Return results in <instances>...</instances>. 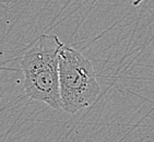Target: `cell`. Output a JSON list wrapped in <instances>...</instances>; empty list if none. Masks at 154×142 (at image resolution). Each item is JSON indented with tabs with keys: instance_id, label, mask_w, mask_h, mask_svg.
<instances>
[{
	"instance_id": "obj_1",
	"label": "cell",
	"mask_w": 154,
	"mask_h": 142,
	"mask_svg": "<svg viewBox=\"0 0 154 142\" xmlns=\"http://www.w3.org/2000/svg\"><path fill=\"white\" fill-rule=\"evenodd\" d=\"M62 45L56 35L43 34L27 48L21 60L26 96L54 110L60 108L58 55Z\"/></svg>"
},
{
	"instance_id": "obj_2",
	"label": "cell",
	"mask_w": 154,
	"mask_h": 142,
	"mask_svg": "<svg viewBox=\"0 0 154 142\" xmlns=\"http://www.w3.org/2000/svg\"><path fill=\"white\" fill-rule=\"evenodd\" d=\"M60 108L75 114L91 106L101 93L93 63L83 54L62 45L58 55Z\"/></svg>"
},
{
	"instance_id": "obj_3",
	"label": "cell",
	"mask_w": 154,
	"mask_h": 142,
	"mask_svg": "<svg viewBox=\"0 0 154 142\" xmlns=\"http://www.w3.org/2000/svg\"><path fill=\"white\" fill-rule=\"evenodd\" d=\"M141 1H143V0H136V1H134V6H138Z\"/></svg>"
}]
</instances>
